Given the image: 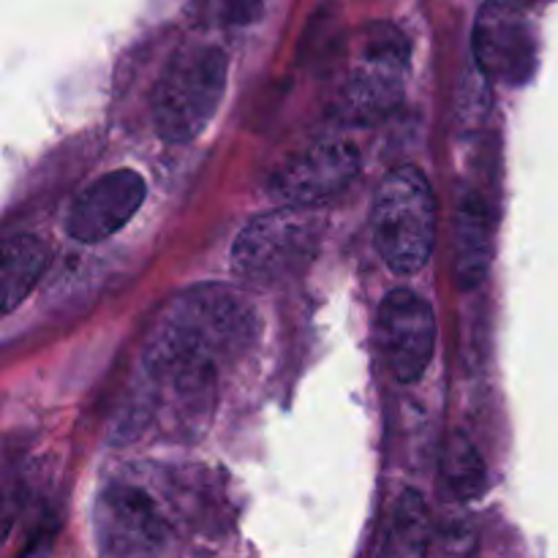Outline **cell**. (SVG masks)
<instances>
[{
  "mask_svg": "<svg viewBox=\"0 0 558 558\" xmlns=\"http://www.w3.org/2000/svg\"><path fill=\"white\" fill-rule=\"evenodd\" d=\"M49 251L33 234H11L3 243V314H11L31 294L47 270Z\"/></svg>",
  "mask_w": 558,
  "mask_h": 558,
  "instance_id": "7c38bea8",
  "label": "cell"
},
{
  "mask_svg": "<svg viewBox=\"0 0 558 558\" xmlns=\"http://www.w3.org/2000/svg\"><path fill=\"white\" fill-rule=\"evenodd\" d=\"M430 543V518L423 496L417 490H403L401 499L392 510V534L390 554L398 556H423L428 554Z\"/></svg>",
  "mask_w": 558,
  "mask_h": 558,
  "instance_id": "5bb4252c",
  "label": "cell"
},
{
  "mask_svg": "<svg viewBox=\"0 0 558 558\" xmlns=\"http://www.w3.org/2000/svg\"><path fill=\"white\" fill-rule=\"evenodd\" d=\"M409 69V41L396 25L376 22L365 31L360 63L349 71L338 109L352 123H376L387 118L403 98Z\"/></svg>",
  "mask_w": 558,
  "mask_h": 558,
  "instance_id": "5b68a950",
  "label": "cell"
},
{
  "mask_svg": "<svg viewBox=\"0 0 558 558\" xmlns=\"http://www.w3.org/2000/svg\"><path fill=\"white\" fill-rule=\"evenodd\" d=\"M474 54L488 80L521 85L534 69L529 0H485L474 25Z\"/></svg>",
  "mask_w": 558,
  "mask_h": 558,
  "instance_id": "52a82bcc",
  "label": "cell"
},
{
  "mask_svg": "<svg viewBox=\"0 0 558 558\" xmlns=\"http://www.w3.org/2000/svg\"><path fill=\"white\" fill-rule=\"evenodd\" d=\"M374 245L398 276L428 265L436 243V196L417 167H401L381 180L371 213Z\"/></svg>",
  "mask_w": 558,
  "mask_h": 558,
  "instance_id": "7a4b0ae2",
  "label": "cell"
},
{
  "mask_svg": "<svg viewBox=\"0 0 558 558\" xmlns=\"http://www.w3.org/2000/svg\"><path fill=\"white\" fill-rule=\"evenodd\" d=\"M147 185L134 169H114L93 180L69 213V234L80 243H101L125 227L142 207Z\"/></svg>",
  "mask_w": 558,
  "mask_h": 558,
  "instance_id": "30bf717a",
  "label": "cell"
},
{
  "mask_svg": "<svg viewBox=\"0 0 558 558\" xmlns=\"http://www.w3.org/2000/svg\"><path fill=\"white\" fill-rule=\"evenodd\" d=\"M227 52L218 47H185L169 60L153 90V123L161 140L185 145L216 118L227 90Z\"/></svg>",
  "mask_w": 558,
  "mask_h": 558,
  "instance_id": "3957f363",
  "label": "cell"
},
{
  "mask_svg": "<svg viewBox=\"0 0 558 558\" xmlns=\"http://www.w3.org/2000/svg\"><path fill=\"white\" fill-rule=\"evenodd\" d=\"M256 316L238 292L199 287L178 294L145 347L153 385L189 407H207L218 368L254 341Z\"/></svg>",
  "mask_w": 558,
  "mask_h": 558,
  "instance_id": "6da1fadb",
  "label": "cell"
},
{
  "mask_svg": "<svg viewBox=\"0 0 558 558\" xmlns=\"http://www.w3.org/2000/svg\"><path fill=\"white\" fill-rule=\"evenodd\" d=\"M490 265V221L483 199L466 194L456 218V278L463 289H474Z\"/></svg>",
  "mask_w": 558,
  "mask_h": 558,
  "instance_id": "8fae6325",
  "label": "cell"
},
{
  "mask_svg": "<svg viewBox=\"0 0 558 558\" xmlns=\"http://www.w3.org/2000/svg\"><path fill=\"white\" fill-rule=\"evenodd\" d=\"M376 341L401 385L417 381L436 349V316L428 300L409 289L387 294L376 314Z\"/></svg>",
  "mask_w": 558,
  "mask_h": 558,
  "instance_id": "8992f818",
  "label": "cell"
},
{
  "mask_svg": "<svg viewBox=\"0 0 558 558\" xmlns=\"http://www.w3.org/2000/svg\"><path fill=\"white\" fill-rule=\"evenodd\" d=\"M96 539L101 554L150 556L161 554L169 532L150 496L131 485H109L96 505Z\"/></svg>",
  "mask_w": 558,
  "mask_h": 558,
  "instance_id": "ba28073f",
  "label": "cell"
},
{
  "mask_svg": "<svg viewBox=\"0 0 558 558\" xmlns=\"http://www.w3.org/2000/svg\"><path fill=\"white\" fill-rule=\"evenodd\" d=\"M322 227V216L300 205H281L251 218L232 245V270L256 287L287 281L314 259Z\"/></svg>",
  "mask_w": 558,
  "mask_h": 558,
  "instance_id": "277c9868",
  "label": "cell"
},
{
  "mask_svg": "<svg viewBox=\"0 0 558 558\" xmlns=\"http://www.w3.org/2000/svg\"><path fill=\"white\" fill-rule=\"evenodd\" d=\"M360 153L349 142H325L281 167L270 180V194L281 205L316 207L354 183Z\"/></svg>",
  "mask_w": 558,
  "mask_h": 558,
  "instance_id": "9c48e42d",
  "label": "cell"
},
{
  "mask_svg": "<svg viewBox=\"0 0 558 558\" xmlns=\"http://www.w3.org/2000/svg\"><path fill=\"white\" fill-rule=\"evenodd\" d=\"M441 469H445L447 488L458 499H477L488 488V472H485L483 456H480L477 447L472 445V439L466 434H452L447 439Z\"/></svg>",
  "mask_w": 558,
  "mask_h": 558,
  "instance_id": "4fadbf2b",
  "label": "cell"
}]
</instances>
